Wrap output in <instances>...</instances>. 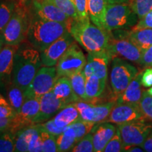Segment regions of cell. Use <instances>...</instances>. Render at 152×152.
Instances as JSON below:
<instances>
[{"instance_id": "25", "label": "cell", "mask_w": 152, "mask_h": 152, "mask_svg": "<svg viewBox=\"0 0 152 152\" xmlns=\"http://www.w3.org/2000/svg\"><path fill=\"white\" fill-rule=\"evenodd\" d=\"M106 80L99 78L95 75L86 77L85 93L87 101L95 100L104 92L106 87Z\"/></svg>"}, {"instance_id": "51", "label": "cell", "mask_w": 152, "mask_h": 152, "mask_svg": "<svg viewBox=\"0 0 152 152\" xmlns=\"http://www.w3.org/2000/svg\"><path fill=\"white\" fill-rule=\"evenodd\" d=\"M16 4H26L27 0H11Z\"/></svg>"}, {"instance_id": "14", "label": "cell", "mask_w": 152, "mask_h": 152, "mask_svg": "<svg viewBox=\"0 0 152 152\" xmlns=\"http://www.w3.org/2000/svg\"><path fill=\"white\" fill-rule=\"evenodd\" d=\"M75 41L73 36L68 32L51 44L47 48L40 52L42 66H56L62 55Z\"/></svg>"}, {"instance_id": "47", "label": "cell", "mask_w": 152, "mask_h": 152, "mask_svg": "<svg viewBox=\"0 0 152 152\" xmlns=\"http://www.w3.org/2000/svg\"><path fill=\"white\" fill-rule=\"evenodd\" d=\"M126 151L130 152H143L144 149L141 147V146H133V147L129 148Z\"/></svg>"}, {"instance_id": "3", "label": "cell", "mask_w": 152, "mask_h": 152, "mask_svg": "<svg viewBox=\"0 0 152 152\" xmlns=\"http://www.w3.org/2000/svg\"><path fill=\"white\" fill-rule=\"evenodd\" d=\"M68 32L64 24L45 20L34 15L30 18L27 38L32 47L42 52Z\"/></svg>"}, {"instance_id": "28", "label": "cell", "mask_w": 152, "mask_h": 152, "mask_svg": "<svg viewBox=\"0 0 152 152\" xmlns=\"http://www.w3.org/2000/svg\"><path fill=\"white\" fill-rule=\"evenodd\" d=\"M35 130V124L22 128L15 133V151L28 152V145Z\"/></svg>"}, {"instance_id": "41", "label": "cell", "mask_w": 152, "mask_h": 152, "mask_svg": "<svg viewBox=\"0 0 152 152\" xmlns=\"http://www.w3.org/2000/svg\"><path fill=\"white\" fill-rule=\"evenodd\" d=\"M152 28V11L146 15L143 18L139 20L137 23L133 27L132 30L142 29V28Z\"/></svg>"}, {"instance_id": "42", "label": "cell", "mask_w": 152, "mask_h": 152, "mask_svg": "<svg viewBox=\"0 0 152 152\" xmlns=\"http://www.w3.org/2000/svg\"><path fill=\"white\" fill-rule=\"evenodd\" d=\"M152 64V46L144 50L142 58L139 62V65L143 67H149Z\"/></svg>"}, {"instance_id": "9", "label": "cell", "mask_w": 152, "mask_h": 152, "mask_svg": "<svg viewBox=\"0 0 152 152\" xmlns=\"http://www.w3.org/2000/svg\"><path fill=\"white\" fill-rule=\"evenodd\" d=\"M124 151L133 146H141L152 131V123L148 121H136L118 125Z\"/></svg>"}, {"instance_id": "34", "label": "cell", "mask_w": 152, "mask_h": 152, "mask_svg": "<svg viewBox=\"0 0 152 152\" xmlns=\"http://www.w3.org/2000/svg\"><path fill=\"white\" fill-rule=\"evenodd\" d=\"M66 15L74 20H78L73 0H49Z\"/></svg>"}, {"instance_id": "5", "label": "cell", "mask_w": 152, "mask_h": 152, "mask_svg": "<svg viewBox=\"0 0 152 152\" xmlns=\"http://www.w3.org/2000/svg\"><path fill=\"white\" fill-rule=\"evenodd\" d=\"M139 21L137 15L128 2L109 4L106 8L104 28L108 32L132 29Z\"/></svg>"}, {"instance_id": "49", "label": "cell", "mask_w": 152, "mask_h": 152, "mask_svg": "<svg viewBox=\"0 0 152 152\" xmlns=\"http://www.w3.org/2000/svg\"><path fill=\"white\" fill-rule=\"evenodd\" d=\"M5 45L4 40V37L2 35V33H0V52L4 46Z\"/></svg>"}, {"instance_id": "36", "label": "cell", "mask_w": 152, "mask_h": 152, "mask_svg": "<svg viewBox=\"0 0 152 152\" xmlns=\"http://www.w3.org/2000/svg\"><path fill=\"white\" fill-rule=\"evenodd\" d=\"M77 143V140L67 135L64 132L56 137V144L58 151H71V149Z\"/></svg>"}, {"instance_id": "46", "label": "cell", "mask_w": 152, "mask_h": 152, "mask_svg": "<svg viewBox=\"0 0 152 152\" xmlns=\"http://www.w3.org/2000/svg\"><path fill=\"white\" fill-rule=\"evenodd\" d=\"M141 147L144 149V151L152 152V131L142 144Z\"/></svg>"}, {"instance_id": "10", "label": "cell", "mask_w": 152, "mask_h": 152, "mask_svg": "<svg viewBox=\"0 0 152 152\" xmlns=\"http://www.w3.org/2000/svg\"><path fill=\"white\" fill-rule=\"evenodd\" d=\"M116 102H108L96 104L94 100L78 101L75 104L78 110L81 120L96 124L104 123L109 116Z\"/></svg>"}, {"instance_id": "45", "label": "cell", "mask_w": 152, "mask_h": 152, "mask_svg": "<svg viewBox=\"0 0 152 152\" xmlns=\"http://www.w3.org/2000/svg\"><path fill=\"white\" fill-rule=\"evenodd\" d=\"M16 113L11 106L0 105V117H13Z\"/></svg>"}, {"instance_id": "15", "label": "cell", "mask_w": 152, "mask_h": 152, "mask_svg": "<svg viewBox=\"0 0 152 152\" xmlns=\"http://www.w3.org/2000/svg\"><path fill=\"white\" fill-rule=\"evenodd\" d=\"M39 110V99L26 98L20 111L13 118L10 131L15 134L22 128L33 125V121Z\"/></svg>"}, {"instance_id": "26", "label": "cell", "mask_w": 152, "mask_h": 152, "mask_svg": "<svg viewBox=\"0 0 152 152\" xmlns=\"http://www.w3.org/2000/svg\"><path fill=\"white\" fill-rule=\"evenodd\" d=\"M6 94H7V102L10 104L12 109L16 111V113L20 111L26 100L25 91L11 82L7 87Z\"/></svg>"}, {"instance_id": "38", "label": "cell", "mask_w": 152, "mask_h": 152, "mask_svg": "<svg viewBox=\"0 0 152 152\" xmlns=\"http://www.w3.org/2000/svg\"><path fill=\"white\" fill-rule=\"evenodd\" d=\"M104 151L105 152H120L124 151L122 138H121V132L117 128V130L115 132L113 137L110 141L108 142L106 146L104 148Z\"/></svg>"}, {"instance_id": "7", "label": "cell", "mask_w": 152, "mask_h": 152, "mask_svg": "<svg viewBox=\"0 0 152 152\" xmlns=\"http://www.w3.org/2000/svg\"><path fill=\"white\" fill-rule=\"evenodd\" d=\"M87 58L77 43L73 42L64 52L56 65L58 77H71L84 69Z\"/></svg>"}, {"instance_id": "20", "label": "cell", "mask_w": 152, "mask_h": 152, "mask_svg": "<svg viewBox=\"0 0 152 152\" xmlns=\"http://www.w3.org/2000/svg\"><path fill=\"white\" fill-rule=\"evenodd\" d=\"M142 72H138L126 89L118 96L115 101L116 103L139 104L144 91L141 83Z\"/></svg>"}, {"instance_id": "48", "label": "cell", "mask_w": 152, "mask_h": 152, "mask_svg": "<svg viewBox=\"0 0 152 152\" xmlns=\"http://www.w3.org/2000/svg\"><path fill=\"white\" fill-rule=\"evenodd\" d=\"M0 105L6 106H11L10 104H9V102H7V100L1 94V93H0Z\"/></svg>"}, {"instance_id": "44", "label": "cell", "mask_w": 152, "mask_h": 152, "mask_svg": "<svg viewBox=\"0 0 152 152\" xmlns=\"http://www.w3.org/2000/svg\"><path fill=\"white\" fill-rule=\"evenodd\" d=\"M13 117H0V131L10 130Z\"/></svg>"}, {"instance_id": "27", "label": "cell", "mask_w": 152, "mask_h": 152, "mask_svg": "<svg viewBox=\"0 0 152 152\" xmlns=\"http://www.w3.org/2000/svg\"><path fill=\"white\" fill-rule=\"evenodd\" d=\"M95 125L96 123H94L80 120L77 122L70 125L69 126L66 127L64 133L74 138L78 142L83 137L91 132Z\"/></svg>"}, {"instance_id": "50", "label": "cell", "mask_w": 152, "mask_h": 152, "mask_svg": "<svg viewBox=\"0 0 152 152\" xmlns=\"http://www.w3.org/2000/svg\"><path fill=\"white\" fill-rule=\"evenodd\" d=\"M109 4L113 3H122V2H128V0H108Z\"/></svg>"}, {"instance_id": "30", "label": "cell", "mask_w": 152, "mask_h": 152, "mask_svg": "<svg viewBox=\"0 0 152 152\" xmlns=\"http://www.w3.org/2000/svg\"><path fill=\"white\" fill-rule=\"evenodd\" d=\"M16 7L14 1H3L0 3V33H2L12 16Z\"/></svg>"}, {"instance_id": "18", "label": "cell", "mask_w": 152, "mask_h": 152, "mask_svg": "<svg viewBox=\"0 0 152 152\" xmlns=\"http://www.w3.org/2000/svg\"><path fill=\"white\" fill-rule=\"evenodd\" d=\"M18 46L4 45L0 52V91L6 92L12 82L14 55Z\"/></svg>"}, {"instance_id": "2", "label": "cell", "mask_w": 152, "mask_h": 152, "mask_svg": "<svg viewBox=\"0 0 152 152\" xmlns=\"http://www.w3.org/2000/svg\"><path fill=\"white\" fill-rule=\"evenodd\" d=\"M70 33L88 53L106 50L111 39V33L92 23L90 18L74 20Z\"/></svg>"}, {"instance_id": "33", "label": "cell", "mask_w": 152, "mask_h": 152, "mask_svg": "<svg viewBox=\"0 0 152 152\" xmlns=\"http://www.w3.org/2000/svg\"><path fill=\"white\" fill-rule=\"evenodd\" d=\"M38 126V125H37ZM39 128V127H38ZM40 130L42 151L43 152H56L58 151L56 144V137L53 134Z\"/></svg>"}, {"instance_id": "54", "label": "cell", "mask_w": 152, "mask_h": 152, "mask_svg": "<svg viewBox=\"0 0 152 152\" xmlns=\"http://www.w3.org/2000/svg\"><path fill=\"white\" fill-rule=\"evenodd\" d=\"M151 66V67H152V64H151V66Z\"/></svg>"}, {"instance_id": "8", "label": "cell", "mask_w": 152, "mask_h": 152, "mask_svg": "<svg viewBox=\"0 0 152 152\" xmlns=\"http://www.w3.org/2000/svg\"><path fill=\"white\" fill-rule=\"evenodd\" d=\"M58 78L56 66L41 67L25 91L26 98L39 99L51 92Z\"/></svg>"}, {"instance_id": "6", "label": "cell", "mask_w": 152, "mask_h": 152, "mask_svg": "<svg viewBox=\"0 0 152 152\" xmlns=\"http://www.w3.org/2000/svg\"><path fill=\"white\" fill-rule=\"evenodd\" d=\"M138 73V70L124 58L115 57L112 59L110 82L116 99L124 91Z\"/></svg>"}, {"instance_id": "32", "label": "cell", "mask_w": 152, "mask_h": 152, "mask_svg": "<svg viewBox=\"0 0 152 152\" xmlns=\"http://www.w3.org/2000/svg\"><path fill=\"white\" fill-rule=\"evenodd\" d=\"M15 151V134L9 130L0 131V152Z\"/></svg>"}, {"instance_id": "37", "label": "cell", "mask_w": 152, "mask_h": 152, "mask_svg": "<svg viewBox=\"0 0 152 152\" xmlns=\"http://www.w3.org/2000/svg\"><path fill=\"white\" fill-rule=\"evenodd\" d=\"M71 151L73 152H92L94 151L93 145L92 134L88 133L83 137L77 144L74 146Z\"/></svg>"}, {"instance_id": "39", "label": "cell", "mask_w": 152, "mask_h": 152, "mask_svg": "<svg viewBox=\"0 0 152 152\" xmlns=\"http://www.w3.org/2000/svg\"><path fill=\"white\" fill-rule=\"evenodd\" d=\"M37 125L42 130H44L45 132L49 133V134H53L55 137H57L59 134H62L66 129V128H59V127L56 126V124L54 123L53 118L49 119V121H46V122L37 123Z\"/></svg>"}, {"instance_id": "29", "label": "cell", "mask_w": 152, "mask_h": 152, "mask_svg": "<svg viewBox=\"0 0 152 152\" xmlns=\"http://www.w3.org/2000/svg\"><path fill=\"white\" fill-rule=\"evenodd\" d=\"M73 90L79 98L80 101H87L86 93H85V83L86 77L83 71L75 73L69 77Z\"/></svg>"}, {"instance_id": "23", "label": "cell", "mask_w": 152, "mask_h": 152, "mask_svg": "<svg viewBox=\"0 0 152 152\" xmlns=\"http://www.w3.org/2000/svg\"><path fill=\"white\" fill-rule=\"evenodd\" d=\"M54 123L59 128H66L81 120L80 113L75 103L68 104L53 117Z\"/></svg>"}, {"instance_id": "22", "label": "cell", "mask_w": 152, "mask_h": 152, "mask_svg": "<svg viewBox=\"0 0 152 152\" xmlns=\"http://www.w3.org/2000/svg\"><path fill=\"white\" fill-rule=\"evenodd\" d=\"M109 4L108 0H88L87 11L91 22L104 30L106 11Z\"/></svg>"}, {"instance_id": "53", "label": "cell", "mask_w": 152, "mask_h": 152, "mask_svg": "<svg viewBox=\"0 0 152 152\" xmlns=\"http://www.w3.org/2000/svg\"><path fill=\"white\" fill-rule=\"evenodd\" d=\"M30 1H42V0H30Z\"/></svg>"}, {"instance_id": "24", "label": "cell", "mask_w": 152, "mask_h": 152, "mask_svg": "<svg viewBox=\"0 0 152 152\" xmlns=\"http://www.w3.org/2000/svg\"><path fill=\"white\" fill-rule=\"evenodd\" d=\"M128 38L144 52L152 46V28L129 30Z\"/></svg>"}, {"instance_id": "31", "label": "cell", "mask_w": 152, "mask_h": 152, "mask_svg": "<svg viewBox=\"0 0 152 152\" xmlns=\"http://www.w3.org/2000/svg\"><path fill=\"white\" fill-rule=\"evenodd\" d=\"M128 4L139 20L152 11V0H128Z\"/></svg>"}, {"instance_id": "17", "label": "cell", "mask_w": 152, "mask_h": 152, "mask_svg": "<svg viewBox=\"0 0 152 152\" xmlns=\"http://www.w3.org/2000/svg\"><path fill=\"white\" fill-rule=\"evenodd\" d=\"M66 105L55 96L52 90L39 98V110L33 119V124L42 123L49 121Z\"/></svg>"}, {"instance_id": "12", "label": "cell", "mask_w": 152, "mask_h": 152, "mask_svg": "<svg viewBox=\"0 0 152 152\" xmlns=\"http://www.w3.org/2000/svg\"><path fill=\"white\" fill-rule=\"evenodd\" d=\"M136 121H147L137 104L115 103L104 122L118 125Z\"/></svg>"}, {"instance_id": "13", "label": "cell", "mask_w": 152, "mask_h": 152, "mask_svg": "<svg viewBox=\"0 0 152 152\" xmlns=\"http://www.w3.org/2000/svg\"><path fill=\"white\" fill-rule=\"evenodd\" d=\"M33 6L34 14L35 16L45 20L64 24L70 32L75 20L66 15L52 1L49 0H42L39 1H33Z\"/></svg>"}, {"instance_id": "19", "label": "cell", "mask_w": 152, "mask_h": 152, "mask_svg": "<svg viewBox=\"0 0 152 152\" xmlns=\"http://www.w3.org/2000/svg\"><path fill=\"white\" fill-rule=\"evenodd\" d=\"M116 130L117 128L111 123L104 122L95 125L91 131L94 151H104L106 144L113 137Z\"/></svg>"}, {"instance_id": "1", "label": "cell", "mask_w": 152, "mask_h": 152, "mask_svg": "<svg viewBox=\"0 0 152 152\" xmlns=\"http://www.w3.org/2000/svg\"><path fill=\"white\" fill-rule=\"evenodd\" d=\"M40 52L33 47H18L14 55L12 82L26 91L42 67Z\"/></svg>"}, {"instance_id": "11", "label": "cell", "mask_w": 152, "mask_h": 152, "mask_svg": "<svg viewBox=\"0 0 152 152\" xmlns=\"http://www.w3.org/2000/svg\"><path fill=\"white\" fill-rule=\"evenodd\" d=\"M106 51L111 60L115 57H121L137 64H139L143 54V51L129 38H114L111 35Z\"/></svg>"}, {"instance_id": "35", "label": "cell", "mask_w": 152, "mask_h": 152, "mask_svg": "<svg viewBox=\"0 0 152 152\" xmlns=\"http://www.w3.org/2000/svg\"><path fill=\"white\" fill-rule=\"evenodd\" d=\"M138 105L146 119L149 121H152V96L147 90H144Z\"/></svg>"}, {"instance_id": "43", "label": "cell", "mask_w": 152, "mask_h": 152, "mask_svg": "<svg viewBox=\"0 0 152 152\" xmlns=\"http://www.w3.org/2000/svg\"><path fill=\"white\" fill-rule=\"evenodd\" d=\"M141 83L144 87H151L152 86V68L147 67L142 72Z\"/></svg>"}, {"instance_id": "52", "label": "cell", "mask_w": 152, "mask_h": 152, "mask_svg": "<svg viewBox=\"0 0 152 152\" xmlns=\"http://www.w3.org/2000/svg\"><path fill=\"white\" fill-rule=\"evenodd\" d=\"M147 91L148 92V93H149V94L151 95V96H152V86L150 87L149 90H147Z\"/></svg>"}, {"instance_id": "21", "label": "cell", "mask_w": 152, "mask_h": 152, "mask_svg": "<svg viewBox=\"0 0 152 152\" xmlns=\"http://www.w3.org/2000/svg\"><path fill=\"white\" fill-rule=\"evenodd\" d=\"M52 92L66 106L80 101L73 90L70 78L66 76L58 77L53 87Z\"/></svg>"}, {"instance_id": "40", "label": "cell", "mask_w": 152, "mask_h": 152, "mask_svg": "<svg viewBox=\"0 0 152 152\" xmlns=\"http://www.w3.org/2000/svg\"><path fill=\"white\" fill-rule=\"evenodd\" d=\"M74 4L77 12L78 20H83L89 18L88 11H87V5L88 0H73Z\"/></svg>"}, {"instance_id": "16", "label": "cell", "mask_w": 152, "mask_h": 152, "mask_svg": "<svg viewBox=\"0 0 152 152\" xmlns=\"http://www.w3.org/2000/svg\"><path fill=\"white\" fill-rule=\"evenodd\" d=\"M110 60L111 58L106 50L88 53L86 65L83 71L85 77L95 75L107 80L108 66Z\"/></svg>"}, {"instance_id": "4", "label": "cell", "mask_w": 152, "mask_h": 152, "mask_svg": "<svg viewBox=\"0 0 152 152\" xmlns=\"http://www.w3.org/2000/svg\"><path fill=\"white\" fill-rule=\"evenodd\" d=\"M30 20L26 4H16L14 14L2 31L5 45H20L27 37Z\"/></svg>"}]
</instances>
